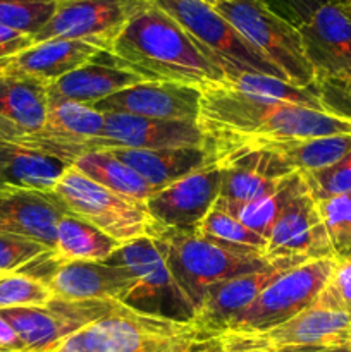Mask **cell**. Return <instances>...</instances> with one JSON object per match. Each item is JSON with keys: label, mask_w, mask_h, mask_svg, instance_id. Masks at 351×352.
I'll use <instances>...</instances> for the list:
<instances>
[{"label": "cell", "mask_w": 351, "mask_h": 352, "mask_svg": "<svg viewBox=\"0 0 351 352\" xmlns=\"http://www.w3.org/2000/svg\"><path fill=\"white\" fill-rule=\"evenodd\" d=\"M319 85L332 86V88L339 89V91L351 93V74L346 76V78H343V79H336V81H323V82H319Z\"/></svg>", "instance_id": "cell-44"}, {"label": "cell", "mask_w": 351, "mask_h": 352, "mask_svg": "<svg viewBox=\"0 0 351 352\" xmlns=\"http://www.w3.org/2000/svg\"><path fill=\"white\" fill-rule=\"evenodd\" d=\"M317 91L329 112L351 120V93L339 91L327 85H317Z\"/></svg>", "instance_id": "cell-40"}, {"label": "cell", "mask_w": 351, "mask_h": 352, "mask_svg": "<svg viewBox=\"0 0 351 352\" xmlns=\"http://www.w3.org/2000/svg\"><path fill=\"white\" fill-rule=\"evenodd\" d=\"M72 167L96 184L133 201L145 203L155 192V189L136 170L109 151H88L81 155Z\"/></svg>", "instance_id": "cell-28"}, {"label": "cell", "mask_w": 351, "mask_h": 352, "mask_svg": "<svg viewBox=\"0 0 351 352\" xmlns=\"http://www.w3.org/2000/svg\"><path fill=\"white\" fill-rule=\"evenodd\" d=\"M109 54L143 81L174 82L202 91L226 78L189 34L150 2L127 21Z\"/></svg>", "instance_id": "cell-2"}, {"label": "cell", "mask_w": 351, "mask_h": 352, "mask_svg": "<svg viewBox=\"0 0 351 352\" xmlns=\"http://www.w3.org/2000/svg\"><path fill=\"white\" fill-rule=\"evenodd\" d=\"M305 189L306 184L303 181L301 174L295 172V174H291L282 182L277 191L265 196V198H260L251 203H244V205H229V203H224L217 198L215 205L219 208L226 210V212L233 213L248 229L255 230L262 237L268 239L275 222L281 217V213L284 212L286 206Z\"/></svg>", "instance_id": "cell-30"}, {"label": "cell", "mask_w": 351, "mask_h": 352, "mask_svg": "<svg viewBox=\"0 0 351 352\" xmlns=\"http://www.w3.org/2000/svg\"><path fill=\"white\" fill-rule=\"evenodd\" d=\"M148 0H64L52 19L31 36L33 43L78 40L109 52L127 21Z\"/></svg>", "instance_id": "cell-12"}, {"label": "cell", "mask_w": 351, "mask_h": 352, "mask_svg": "<svg viewBox=\"0 0 351 352\" xmlns=\"http://www.w3.org/2000/svg\"><path fill=\"white\" fill-rule=\"evenodd\" d=\"M96 57L81 67L67 72L57 81H52L48 85V103L67 100V102L93 105L120 89L143 82L140 76L117 64L112 55H110L112 64L98 62Z\"/></svg>", "instance_id": "cell-23"}, {"label": "cell", "mask_w": 351, "mask_h": 352, "mask_svg": "<svg viewBox=\"0 0 351 352\" xmlns=\"http://www.w3.org/2000/svg\"><path fill=\"white\" fill-rule=\"evenodd\" d=\"M275 16L284 19L291 26L299 28L323 6L336 0H262Z\"/></svg>", "instance_id": "cell-39"}, {"label": "cell", "mask_w": 351, "mask_h": 352, "mask_svg": "<svg viewBox=\"0 0 351 352\" xmlns=\"http://www.w3.org/2000/svg\"><path fill=\"white\" fill-rule=\"evenodd\" d=\"M264 256L267 261L289 260L301 265L336 258L319 206L308 189L299 192L281 213L267 239Z\"/></svg>", "instance_id": "cell-13"}, {"label": "cell", "mask_w": 351, "mask_h": 352, "mask_svg": "<svg viewBox=\"0 0 351 352\" xmlns=\"http://www.w3.org/2000/svg\"><path fill=\"white\" fill-rule=\"evenodd\" d=\"M213 9L275 65L286 81L298 88L317 89L315 72L306 60L298 28L275 16L262 0H222Z\"/></svg>", "instance_id": "cell-5"}, {"label": "cell", "mask_w": 351, "mask_h": 352, "mask_svg": "<svg viewBox=\"0 0 351 352\" xmlns=\"http://www.w3.org/2000/svg\"><path fill=\"white\" fill-rule=\"evenodd\" d=\"M281 155L296 172H317L337 164L351 151V134L312 138V140L279 141L258 146Z\"/></svg>", "instance_id": "cell-29"}, {"label": "cell", "mask_w": 351, "mask_h": 352, "mask_svg": "<svg viewBox=\"0 0 351 352\" xmlns=\"http://www.w3.org/2000/svg\"><path fill=\"white\" fill-rule=\"evenodd\" d=\"M50 352H92V351L86 347L81 332H78L74 333V336L67 337L65 340H62V342Z\"/></svg>", "instance_id": "cell-43"}, {"label": "cell", "mask_w": 351, "mask_h": 352, "mask_svg": "<svg viewBox=\"0 0 351 352\" xmlns=\"http://www.w3.org/2000/svg\"><path fill=\"white\" fill-rule=\"evenodd\" d=\"M147 236L162 251L176 284L195 311L215 285L268 263L264 253L255 248L227 243L198 230L167 229L150 220Z\"/></svg>", "instance_id": "cell-3"}, {"label": "cell", "mask_w": 351, "mask_h": 352, "mask_svg": "<svg viewBox=\"0 0 351 352\" xmlns=\"http://www.w3.org/2000/svg\"><path fill=\"white\" fill-rule=\"evenodd\" d=\"M116 305L114 301H65L54 298L40 308L0 309V316L16 330L26 352H50L62 340L109 315Z\"/></svg>", "instance_id": "cell-11"}, {"label": "cell", "mask_w": 351, "mask_h": 352, "mask_svg": "<svg viewBox=\"0 0 351 352\" xmlns=\"http://www.w3.org/2000/svg\"><path fill=\"white\" fill-rule=\"evenodd\" d=\"M226 352H317L351 346V316L317 299L295 318L262 333L220 336Z\"/></svg>", "instance_id": "cell-8"}, {"label": "cell", "mask_w": 351, "mask_h": 352, "mask_svg": "<svg viewBox=\"0 0 351 352\" xmlns=\"http://www.w3.org/2000/svg\"><path fill=\"white\" fill-rule=\"evenodd\" d=\"M298 31L315 86L351 74V14L343 0L323 6Z\"/></svg>", "instance_id": "cell-15"}, {"label": "cell", "mask_w": 351, "mask_h": 352, "mask_svg": "<svg viewBox=\"0 0 351 352\" xmlns=\"http://www.w3.org/2000/svg\"><path fill=\"white\" fill-rule=\"evenodd\" d=\"M69 167L54 157L0 143V189L52 191Z\"/></svg>", "instance_id": "cell-26"}, {"label": "cell", "mask_w": 351, "mask_h": 352, "mask_svg": "<svg viewBox=\"0 0 351 352\" xmlns=\"http://www.w3.org/2000/svg\"><path fill=\"white\" fill-rule=\"evenodd\" d=\"M107 263L126 268L134 278L129 294L119 305L157 318L193 322L195 308L176 284L164 254L148 236L120 244Z\"/></svg>", "instance_id": "cell-6"}, {"label": "cell", "mask_w": 351, "mask_h": 352, "mask_svg": "<svg viewBox=\"0 0 351 352\" xmlns=\"http://www.w3.org/2000/svg\"><path fill=\"white\" fill-rule=\"evenodd\" d=\"M52 192L72 215L92 223L117 243L124 244L147 236L150 215L145 203L109 191L72 165L62 174Z\"/></svg>", "instance_id": "cell-10"}, {"label": "cell", "mask_w": 351, "mask_h": 352, "mask_svg": "<svg viewBox=\"0 0 351 352\" xmlns=\"http://www.w3.org/2000/svg\"><path fill=\"white\" fill-rule=\"evenodd\" d=\"M89 151L172 150L205 146V134L198 122L158 120L129 113H105L102 134L88 143Z\"/></svg>", "instance_id": "cell-16"}, {"label": "cell", "mask_w": 351, "mask_h": 352, "mask_svg": "<svg viewBox=\"0 0 351 352\" xmlns=\"http://www.w3.org/2000/svg\"><path fill=\"white\" fill-rule=\"evenodd\" d=\"M100 52L103 50L86 41L48 40L30 45L14 55L0 57V69L52 82L93 60Z\"/></svg>", "instance_id": "cell-22"}, {"label": "cell", "mask_w": 351, "mask_h": 352, "mask_svg": "<svg viewBox=\"0 0 351 352\" xmlns=\"http://www.w3.org/2000/svg\"><path fill=\"white\" fill-rule=\"evenodd\" d=\"M92 107L102 113H129L147 119L198 122L202 91L174 82L143 81L120 89Z\"/></svg>", "instance_id": "cell-18"}, {"label": "cell", "mask_w": 351, "mask_h": 352, "mask_svg": "<svg viewBox=\"0 0 351 352\" xmlns=\"http://www.w3.org/2000/svg\"><path fill=\"white\" fill-rule=\"evenodd\" d=\"M54 299L45 282L23 272H0V309L40 308Z\"/></svg>", "instance_id": "cell-32"}, {"label": "cell", "mask_w": 351, "mask_h": 352, "mask_svg": "<svg viewBox=\"0 0 351 352\" xmlns=\"http://www.w3.org/2000/svg\"><path fill=\"white\" fill-rule=\"evenodd\" d=\"M350 347H337V349H326V351H317V352H350Z\"/></svg>", "instance_id": "cell-45"}, {"label": "cell", "mask_w": 351, "mask_h": 352, "mask_svg": "<svg viewBox=\"0 0 351 352\" xmlns=\"http://www.w3.org/2000/svg\"><path fill=\"white\" fill-rule=\"evenodd\" d=\"M220 85L248 96L277 100V102L310 107V109L315 110H327L317 89L298 88V86L291 85V82L284 81L281 78H274V76L237 74L231 76V78H224Z\"/></svg>", "instance_id": "cell-31"}, {"label": "cell", "mask_w": 351, "mask_h": 352, "mask_svg": "<svg viewBox=\"0 0 351 352\" xmlns=\"http://www.w3.org/2000/svg\"><path fill=\"white\" fill-rule=\"evenodd\" d=\"M196 230L205 234V236H212L217 237V239L227 241V243L255 248V250L262 251V253L267 248V239L265 237H262L255 230L248 229L233 213L219 208L217 205L212 206V210L206 213V217L202 220V223H200Z\"/></svg>", "instance_id": "cell-35"}, {"label": "cell", "mask_w": 351, "mask_h": 352, "mask_svg": "<svg viewBox=\"0 0 351 352\" xmlns=\"http://www.w3.org/2000/svg\"><path fill=\"white\" fill-rule=\"evenodd\" d=\"M343 3H344V7L348 9V12L351 14V0H343Z\"/></svg>", "instance_id": "cell-47"}, {"label": "cell", "mask_w": 351, "mask_h": 352, "mask_svg": "<svg viewBox=\"0 0 351 352\" xmlns=\"http://www.w3.org/2000/svg\"><path fill=\"white\" fill-rule=\"evenodd\" d=\"M188 352H226L220 337H205L193 342Z\"/></svg>", "instance_id": "cell-42"}, {"label": "cell", "mask_w": 351, "mask_h": 352, "mask_svg": "<svg viewBox=\"0 0 351 352\" xmlns=\"http://www.w3.org/2000/svg\"><path fill=\"white\" fill-rule=\"evenodd\" d=\"M48 251L52 250L36 241L0 230V272L21 270Z\"/></svg>", "instance_id": "cell-37"}, {"label": "cell", "mask_w": 351, "mask_h": 352, "mask_svg": "<svg viewBox=\"0 0 351 352\" xmlns=\"http://www.w3.org/2000/svg\"><path fill=\"white\" fill-rule=\"evenodd\" d=\"M306 189L315 201L332 198V196L351 192V151L337 164L317 172L301 174Z\"/></svg>", "instance_id": "cell-36"}, {"label": "cell", "mask_w": 351, "mask_h": 352, "mask_svg": "<svg viewBox=\"0 0 351 352\" xmlns=\"http://www.w3.org/2000/svg\"><path fill=\"white\" fill-rule=\"evenodd\" d=\"M0 352H26V347L16 330L2 316H0Z\"/></svg>", "instance_id": "cell-41"}, {"label": "cell", "mask_w": 351, "mask_h": 352, "mask_svg": "<svg viewBox=\"0 0 351 352\" xmlns=\"http://www.w3.org/2000/svg\"><path fill=\"white\" fill-rule=\"evenodd\" d=\"M57 6L47 0H0V26L33 36L52 19Z\"/></svg>", "instance_id": "cell-33"}, {"label": "cell", "mask_w": 351, "mask_h": 352, "mask_svg": "<svg viewBox=\"0 0 351 352\" xmlns=\"http://www.w3.org/2000/svg\"><path fill=\"white\" fill-rule=\"evenodd\" d=\"M120 246L92 223L74 215H64L57 226L54 258L58 265L71 261H103Z\"/></svg>", "instance_id": "cell-27"}, {"label": "cell", "mask_w": 351, "mask_h": 352, "mask_svg": "<svg viewBox=\"0 0 351 352\" xmlns=\"http://www.w3.org/2000/svg\"><path fill=\"white\" fill-rule=\"evenodd\" d=\"M299 265L301 263L289 260H274L258 270L215 285L198 306L193 320L200 337L205 339L222 336L233 320L244 311L267 285H270L284 272Z\"/></svg>", "instance_id": "cell-19"}, {"label": "cell", "mask_w": 351, "mask_h": 352, "mask_svg": "<svg viewBox=\"0 0 351 352\" xmlns=\"http://www.w3.org/2000/svg\"><path fill=\"white\" fill-rule=\"evenodd\" d=\"M172 17L203 50V54L224 72L226 78L237 74H265L284 79L260 52L212 6L202 0H148Z\"/></svg>", "instance_id": "cell-4"}, {"label": "cell", "mask_w": 351, "mask_h": 352, "mask_svg": "<svg viewBox=\"0 0 351 352\" xmlns=\"http://www.w3.org/2000/svg\"><path fill=\"white\" fill-rule=\"evenodd\" d=\"M47 285L54 298L65 301L123 302L134 278L126 268L107 261H71L58 265Z\"/></svg>", "instance_id": "cell-21"}, {"label": "cell", "mask_w": 351, "mask_h": 352, "mask_svg": "<svg viewBox=\"0 0 351 352\" xmlns=\"http://www.w3.org/2000/svg\"><path fill=\"white\" fill-rule=\"evenodd\" d=\"M136 170L155 191L167 188L172 182L191 172L213 164V155L205 146L172 148V150H105Z\"/></svg>", "instance_id": "cell-24"}, {"label": "cell", "mask_w": 351, "mask_h": 352, "mask_svg": "<svg viewBox=\"0 0 351 352\" xmlns=\"http://www.w3.org/2000/svg\"><path fill=\"white\" fill-rule=\"evenodd\" d=\"M222 174L219 199L229 205H244L265 198L295 174V168L270 150L241 148L215 160Z\"/></svg>", "instance_id": "cell-17"}, {"label": "cell", "mask_w": 351, "mask_h": 352, "mask_svg": "<svg viewBox=\"0 0 351 352\" xmlns=\"http://www.w3.org/2000/svg\"><path fill=\"white\" fill-rule=\"evenodd\" d=\"M47 2H57V3H61V2H64V0H47Z\"/></svg>", "instance_id": "cell-48"}, {"label": "cell", "mask_w": 351, "mask_h": 352, "mask_svg": "<svg viewBox=\"0 0 351 352\" xmlns=\"http://www.w3.org/2000/svg\"><path fill=\"white\" fill-rule=\"evenodd\" d=\"M319 301L351 316V258L337 260L332 277L319 296Z\"/></svg>", "instance_id": "cell-38"}, {"label": "cell", "mask_w": 351, "mask_h": 352, "mask_svg": "<svg viewBox=\"0 0 351 352\" xmlns=\"http://www.w3.org/2000/svg\"><path fill=\"white\" fill-rule=\"evenodd\" d=\"M350 352H351V349H350Z\"/></svg>", "instance_id": "cell-49"}, {"label": "cell", "mask_w": 351, "mask_h": 352, "mask_svg": "<svg viewBox=\"0 0 351 352\" xmlns=\"http://www.w3.org/2000/svg\"><path fill=\"white\" fill-rule=\"evenodd\" d=\"M72 215L52 191L0 189V230L28 237L54 251L58 220Z\"/></svg>", "instance_id": "cell-20"}, {"label": "cell", "mask_w": 351, "mask_h": 352, "mask_svg": "<svg viewBox=\"0 0 351 352\" xmlns=\"http://www.w3.org/2000/svg\"><path fill=\"white\" fill-rule=\"evenodd\" d=\"M48 85L40 78L0 69V119L26 131L45 126Z\"/></svg>", "instance_id": "cell-25"}, {"label": "cell", "mask_w": 351, "mask_h": 352, "mask_svg": "<svg viewBox=\"0 0 351 352\" xmlns=\"http://www.w3.org/2000/svg\"><path fill=\"white\" fill-rule=\"evenodd\" d=\"M81 336L92 352H188L202 339L193 322L143 315L119 302Z\"/></svg>", "instance_id": "cell-7"}, {"label": "cell", "mask_w": 351, "mask_h": 352, "mask_svg": "<svg viewBox=\"0 0 351 352\" xmlns=\"http://www.w3.org/2000/svg\"><path fill=\"white\" fill-rule=\"evenodd\" d=\"M198 124L213 160L241 148L351 134V120L329 110L248 96L220 81L202 89Z\"/></svg>", "instance_id": "cell-1"}, {"label": "cell", "mask_w": 351, "mask_h": 352, "mask_svg": "<svg viewBox=\"0 0 351 352\" xmlns=\"http://www.w3.org/2000/svg\"><path fill=\"white\" fill-rule=\"evenodd\" d=\"M337 260L351 258V192L317 201Z\"/></svg>", "instance_id": "cell-34"}, {"label": "cell", "mask_w": 351, "mask_h": 352, "mask_svg": "<svg viewBox=\"0 0 351 352\" xmlns=\"http://www.w3.org/2000/svg\"><path fill=\"white\" fill-rule=\"evenodd\" d=\"M202 2L209 3V6H212V7H215L217 3H220V2H222V0H202Z\"/></svg>", "instance_id": "cell-46"}, {"label": "cell", "mask_w": 351, "mask_h": 352, "mask_svg": "<svg viewBox=\"0 0 351 352\" xmlns=\"http://www.w3.org/2000/svg\"><path fill=\"white\" fill-rule=\"evenodd\" d=\"M336 258L308 261L284 272L241 311L226 333H262L295 318L315 305L336 268Z\"/></svg>", "instance_id": "cell-9"}, {"label": "cell", "mask_w": 351, "mask_h": 352, "mask_svg": "<svg viewBox=\"0 0 351 352\" xmlns=\"http://www.w3.org/2000/svg\"><path fill=\"white\" fill-rule=\"evenodd\" d=\"M219 165H205L186 177L155 191L145 201L151 223L167 229L196 230L220 195Z\"/></svg>", "instance_id": "cell-14"}]
</instances>
